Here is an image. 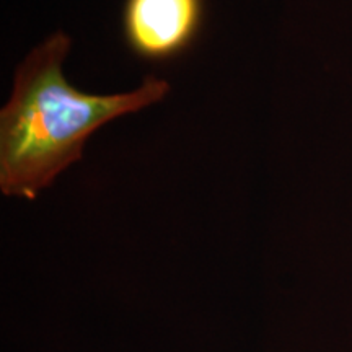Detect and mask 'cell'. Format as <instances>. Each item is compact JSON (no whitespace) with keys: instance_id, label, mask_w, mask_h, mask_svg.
Wrapping results in <instances>:
<instances>
[{"instance_id":"1","label":"cell","mask_w":352,"mask_h":352,"mask_svg":"<svg viewBox=\"0 0 352 352\" xmlns=\"http://www.w3.org/2000/svg\"><path fill=\"white\" fill-rule=\"evenodd\" d=\"M70 46L67 34L57 32L16 67L12 95L0 111L2 195L34 199L82 160L94 132L168 95L170 83L153 76L127 94H83L64 76Z\"/></svg>"},{"instance_id":"2","label":"cell","mask_w":352,"mask_h":352,"mask_svg":"<svg viewBox=\"0 0 352 352\" xmlns=\"http://www.w3.org/2000/svg\"><path fill=\"white\" fill-rule=\"evenodd\" d=\"M204 21L206 0H124L122 39L140 60L165 64L195 46Z\"/></svg>"}]
</instances>
